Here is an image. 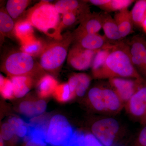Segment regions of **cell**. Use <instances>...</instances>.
Here are the masks:
<instances>
[{"label":"cell","instance_id":"obj_1","mask_svg":"<svg viewBox=\"0 0 146 146\" xmlns=\"http://www.w3.org/2000/svg\"><path fill=\"white\" fill-rule=\"evenodd\" d=\"M100 51L98 52L100 57L97 53L92 66L95 78L143 80L132 63L129 47L123 43H118L112 48Z\"/></svg>","mask_w":146,"mask_h":146},{"label":"cell","instance_id":"obj_2","mask_svg":"<svg viewBox=\"0 0 146 146\" xmlns=\"http://www.w3.org/2000/svg\"><path fill=\"white\" fill-rule=\"evenodd\" d=\"M50 1H41L32 8L28 14L26 20L32 25L55 40L63 38L60 34L61 22L60 13Z\"/></svg>","mask_w":146,"mask_h":146},{"label":"cell","instance_id":"obj_3","mask_svg":"<svg viewBox=\"0 0 146 146\" xmlns=\"http://www.w3.org/2000/svg\"><path fill=\"white\" fill-rule=\"evenodd\" d=\"M73 39L72 33L68 32L62 39L46 45L39 56V64L41 68L50 72L59 70L68 57L69 47Z\"/></svg>","mask_w":146,"mask_h":146},{"label":"cell","instance_id":"obj_4","mask_svg":"<svg viewBox=\"0 0 146 146\" xmlns=\"http://www.w3.org/2000/svg\"><path fill=\"white\" fill-rule=\"evenodd\" d=\"M75 131L62 115H54L50 120L46 136V146H65Z\"/></svg>","mask_w":146,"mask_h":146},{"label":"cell","instance_id":"obj_5","mask_svg":"<svg viewBox=\"0 0 146 146\" xmlns=\"http://www.w3.org/2000/svg\"><path fill=\"white\" fill-rule=\"evenodd\" d=\"M37 68V63L34 58L22 51L11 53L9 55L3 65V70L11 77L30 76Z\"/></svg>","mask_w":146,"mask_h":146},{"label":"cell","instance_id":"obj_6","mask_svg":"<svg viewBox=\"0 0 146 146\" xmlns=\"http://www.w3.org/2000/svg\"><path fill=\"white\" fill-rule=\"evenodd\" d=\"M119 130V122L112 118L98 120L91 127L92 134L104 146H117Z\"/></svg>","mask_w":146,"mask_h":146},{"label":"cell","instance_id":"obj_7","mask_svg":"<svg viewBox=\"0 0 146 146\" xmlns=\"http://www.w3.org/2000/svg\"><path fill=\"white\" fill-rule=\"evenodd\" d=\"M99 51L85 49L74 44L69 50L67 62L75 70H85L92 67L95 56Z\"/></svg>","mask_w":146,"mask_h":146},{"label":"cell","instance_id":"obj_8","mask_svg":"<svg viewBox=\"0 0 146 146\" xmlns=\"http://www.w3.org/2000/svg\"><path fill=\"white\" fill-rule=\"evenodd\" d=\"M143 80L112 78L109 79L110 84L123 102L126 104L143 85Z\"/></svg>","mask_w":146,"mask_h":146},{"label":"cell","instance_id":"obj_9","mask_svg":"<svg viewBox=\"0 0 146 146\" xmlns=\"http://www.w3.org/2000/svg\"><path fill=\"white\" fill-rule=\"evenodd\" d=\"M73 41L75 42V44L91 50L110 49L112 48L115 45L110 44L105 36H102L98 33L76 35H73Z\"/></svg>","mask_w":146,"mask_h":146},{"label":"cell","instance_id":"obj_10","mask_svg":"<svg viewBox=\"0 0 146 146\" xmlns=\"http://www.w3.org/2000/svg\"><path fill=\"white\" fill-rule=\"evenodd\" d=\"M132 117L146 124V85H143L126 103Z\"/></svg>","mask_w":146,"mask_h":146},{"label":"cell","instance_id":"obj_11","mask_svg":"<svg viewBox=\"0 0 146 146\" xmlns=\"http://www.w3.org/2000/svg\"><path fill=\"white\" fill-rule=\"evenodd\" d=\"M102 28L100 13H88L80 23L73 35L98 34Z\"/></svg>","mask_w":146,"mask_h":146},{"label":"cell","instance_id":"obj_12","mask_svg":"<svg viewBox=\"0 0 146 146\" xmlns=\"http://www.w3.org/2000/svg\"><path fill=\"white\" fill-rule=\"evenodd\" d=\"M129 51L133 65L142 73L146 53V41L141 36H135L131 42Z\"/></svg>","mask_w":146,"mask_h":146},{"label":"cell","instance_id":"obj_13","mask_svg":"<svg viewBox=\"0 0 146 146\" xmlns=\"http://www.w3.org/2000/svg\"><path fill=\"white\" fill-rule=\"evenodd\" d=\"M114 18L117 25L122 38L125 37L131 33L133 29V23L130 11L128 8L116 12Z\"/></svg>","mask_w":146,"mask_h":146},{"label":"cell","instance_id":"obj_14","mask_svg":"<svg viewBox=\"0 0 146 146\" xmlns=\"http://www.w3.org/2000/svg\"><path fill=\"white\" fill-rule=\"evenodd\" d=\"M100 15L102 28L103 29L106 37L109 40L114 41L121 39L119 30L114 18L106 12L100 13Z\"/></svg>","mask_w":146,"mask_h":146},{"label":"cell","instance_id":"obj_15","mask_svg":"<svg viewBox=\"0 0 146 146\" xmlns=\"http://www.w3.org/2000/svg\"><path fill=\"white\" fill-rule=\"evenodd\" d=\"M46 107V103L43 100L35 102L25 101L20 104L19 110L25 116L31 117L44 113Z\"/></svg>","mask_w":146,"mask_h":146},{"label":"cell","instance_id":"obj_16","mask_svg":"<svg viewBox=\"0 0 146 146\" xmlns=\"http://www.w3.org/2000/svg\"><path fill=\"white\" fill-rule=\"evenodd\" d=\"M14 33L21 41V45L35 39L33 26L26 19L15 23Z\"/></svg>","mask_w":146,"mask_h":146},{"label":"cell","instance_id":"obj_17","mask_svg":"<svg viewBox=\"0 0 146 146\" xmlns=\"http://www.w3.org/2000/svg\"><path fill=\"white\" fill-rule=\"evenodd\" d=\"M54 5L58 13L63 15L89 9L84 1L76 0H60L56 2Z\"/></svg>","mask_w":146,"mask_h":146},{"label":"cell","instance_id":"obj_18","mask_svg":"<svg viewBox=\"0 0 146 146\" xmlns=\"http://www.w3.org/2000/svg\"><path fill=\"white\" fill-rule=\"evenodd\" d=\"M14 89V96L17 98L24 97L32 86V79L29 76H16L11 79Z\"/></svg>","mask_w":146,"mask_h":146},{"label":"cell","instance_id":"obj_19","mask_svg":"<svg viewBox=\"0 0 146 146\" xmlns=\"http://www.w3.org/2000/svg\"><path fill=\"white\" fill-rule=\"evenodd\" d=\"M103 96L106 112H117L122 109L123 103L113 89L103 88Z\"/></svg>","mask_w":146,"mask_h":146},{"label":"cell","instance_id":"obj_20","mask_svg":"<svg viewBox=\"0 0 146 146\" xmlns=\"http://www.w3.org/2000/svg\"><path fill=\"white\" fill-rule=\"evenodd\" d=\"M58 85L57 80L50 75H45L41 78L37 85L38 95L42 98L53 94Z\"/></svg>","mask_w":146,"mask_h":146},{"label":"cell","instance_id":"obj_21","mask_svg":"<svg viewBox=\"0 0 146 146\" xmlns=\"http://www.w3.org/2000/svg\"><path fill=\"white\" fill-rule=\"evenodd\" d=\"M88 98L92 107L99 112H106L103 96V88L95 86L88 93Z\"/></svg>","mask_w":146,"mask_h":146},{"label":"cell","instance_id":"obj_22","mask_svg":"<svg viewBox=\"0 0 146 146\" xmlns=\"http://www.w3.org/2000/svg\"><path fill=\"white\" fill-rule=\"evenodd\" d=\"M31 2L28 0H9L6 10L13 19H17L25 10Z\"/></svg>","mask_w":146,"mask_h":146},{"label":"cell","instance_id":"obj_23","mask_svg":"<svg viewBox=\"0 0 146 146\" xmlns=\"http://www.w3.org/2000/svg\"><path fill=\"white\" fill-rule=\"evenodd\" d=\"M130 14L133 24L142 27L146 18V0L137 1Z\"/></svg>","mask_w":146,"mask_h":146},{"label":"cell","instance_id":"obj_24","mask_svg":"<svg viewBox=\"0 0 146 146\" xmlns=\"http://www.w3.org/2000/svg\"><path fill=\"white\" fill-rule=\"evenodd\" d=\"M15 23L13 19L7 13L6 9H1L0 11V31L4 36H8L14 33Z\"/></svg>","mask_w":146,"mask_h":146},{"label":"cell","instance_id":"obj_25","mask_svg":"<svg viewBox=\"0 0 146 146\" xmlns=\"http://www.w3.org/2000/svg\"><path fill=\"white\" fill-rule=\"evenodd\" d=\"M46 45L42 41L35 38L21 45V49L22 51L28 54L33 57L40 56Z\"/></svg>","mask_w":146,"mask_h":146},{"label":"cell","instance_id":"obj_26","mask_svg":"<svg viewBox=\"0 0 146 146\" xmlns=\"http://www.w3.org/2000/svg\"><path fill=\"white\" fill-rule=\"evenodd\" d=\"M53 95L56 99L61 102L69 101L75 97L72 94L68 83L58 85Z\"/></svg>","mask_w":146,"mask_h":146},{"label":"cell","instance_id":"obj_27","mask_svg":"<svg viewBox=\"0 0 146 146\" xmlns=\"http://www.w3.org/2000/svg\"><path fill=\"white\" fill-rule=\"evenodd\" d=\"M8 123L13 127L16 135L20 138H25L28 131V123L20 118L13 117L8 120Z\"/></svg>","mask_w":146,"mask_h":146},{"label":"cell","instance_id":"obj_28","mask_svg":"<svg viewBox=\"0 0 146 146\" xmlns=\"http://www.w3.org/2000/svg\"><path fill=\"white\" fill-rule=\"evenodd\" d=\"M0 89L1 95L4 98L11 100L15 97L12 82L11 80L5 78L1 74L0 77Z\"/></svg>","mask_w":146,"mask_h":146},{"label":"cell","instance_id":"obj_29","mask_svg":"<svg viewBox=\"0 0 146 146\" xmlns=\"http://www.w3.org/2000/svg\"><path fill=\"white\" fill-rule=\"evenodd\" d=\"M134 2L131 0H110L106 5L100 7L103 10L108 11H118L128 7Z\"/></svg>","mask_w":146,"mask_h":146},{"label":"cell","instance_id":"obj_30","mask_svg":"<svg viewBox=\"0 0 146 146\" xmlns=\"http://www.w3.org/2000/svg\"><path fill=\"white\" fill-rule=\"evenodd\" d=\"M78 79V84L76 90V96L82 97L86 93L91 82V78L85 73L76 74Z\"/></svg>","mask_w":146,"mask_h":146},{"label":"cell","instance_id":"obj_31","mask_svg":"<svg viewBox=\"0 0 146 146\" xmlns=\"http://www.w3.org/2000/svg\"><path fill=\"white\" fill-rule=\"evenodd\" d=\"M78 146H104L92 133L84 134L80 132Z\"/></svg>","mask_w":146,"mask_h":146},{"label":"cell","instance_id":"obj_32","mask_svg":"<svg viewBox=\"0 0 146 146\" xmlns=\"http://www.w3.org/2000/svg\"><path fill=\"white\" fill-rule=\"evenodd\" d=\"M16 135L15 130L9 123H5L2 126L1 137L3 141H10Z\"/></svg>","mask_w":146,"mask_h":146},{"label":"cell","instance_id":"obj_33","mask_svg":"<svg viewBox=\"0 0 146 146\" xmlns=\"http://www.w3.org/2000/svg\"><path fill=\"white\" fill-rule=\"evenodd\" d=\"M130 146H146V125L141 129Z\"/></svg>","mask_w":146,"mask_h":146},{"label":"cell","instance_id":"obj_34","mask_svg":"<svg viewBox=\"0 0 146 146\" xmlns=\"http://www.w3.org/2000/svg\"><path fill=\"white\" fill-rule=\"evenodd\" d=\"M78 79L76 74L73 75L70 77L68 80V84L72 94L75 96H76V90L78 84Z\"/></svg>","mask_w":146,"mask_h":146},{"label":"cell","instance_id":"obj_35","mask_svg":"<svg viewBox=\"0 0 146 146\" xmlns=\"http://www.w3.org/2000/svg\"><path fill=\"white\" fill-rule=\"evenodd\" d=\"M89 2L94 5L100 7L106 5L110 1V0H90Z\"/></svg>","mask_w":146,"mask_h":146},{"label":"cell","instance_id":"obj_36","mask_svg":"<svg viewBox=\"0 0 146 146\" xmlns=\"http://www.w3.org/2000/svg\"><path fill=\"white\" fill-rule=\"evenodd\" d=\"M22 146H44L32 140H25V143Z\"/></svg>","mask_w":146,"mask_h":146},{"label":"cell","instance_id":"obj_37","mask_svg":"<svg viewBox=\"0 0 146 146\" xmlns=\"http://www.w3.org/2000/svg\"><path fill=\"white\" fill-rule=\"evenodd\" d=\"M142 73L144 75L146 76V53L145 56V61H144L143 68V72H142Z\"/></svg>","mask_w":146,"mask_h":146},{"label":"cell","instance_id":"obj_38","mask_svg":"<svg viewBox=\"0 0 146 146\" xmlns=\"http://www.w3.org/2000/svg\"><path fill=\"white\" fill-rule=\"evenodd\" d=\"M0 146H5L4 141L1 137H0Z\"/></svg>","mask_w":146,"mask_h":146},{"label":"cell","instance_id":"obj_39","mask_svg":"<svg viewBox=\"0 0 146 146\" xmlns=\"http://www.w3.org/2000/svg\"><path fill=\"white\" fill-rule=\"evenodd\" d=\"M142 27L143 28V29H144L145 31L146 32V18L145 20V21H144L143 23V25H142Z\"/></svg>","mask_w":146,"mask_h":146}]
</instances>
